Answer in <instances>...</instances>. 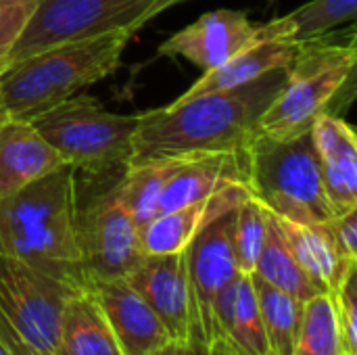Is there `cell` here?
I'll use <instances>...</instances> for the list:
<instances>
[{"mask_svg": "<svg viewBox=\"0 0 357 355\" xmlns=\"http://www.w3.org/2000/svg\"><path fill=\"white\" fill-rule=\"evenodd\" d=\"M274 220L287 247L291 249L293 257L303 268V272L324 293L333 295L341 287L347 268L357 262H345L341 257L326 224H299L276 216Z\"/></svg>", "mask_w": 357, "mask_h": 355, "instance_id": "ffe728a7", "label": "cell"}, {"mask_svg": "<svg viewBox=\"0 0 357 355\" xmlns=\"http://www.w3.org/2000/svg\"><path fill=\"white\" fill-rule=\"evenodd\" d=\"M322 184L335 216L357 207V136L333 113H322L312 126Z\"/></svg>", "mask_w": 357, "mask_h": 355, "instance_id": "9a60e30c", "label": "cell"}, {"mask_svg": "<svg viewBox=\"0 0 357 355\" xmlns=\"http://www.w3.org/2000/svg\"><path fill=\"white\" fill-rule=\"evenodd\" d=\"M245 157L247 190L264 209L299 224H326L335 218L312 132L295 138L257 134Z\"/></svg>", "mask_w": 357, "mask_h": 355, "instance_id": "5b68a950", "label": "cell"}, {"mask_svg": "<svg viewBox=\"0 0 357 355\" xmlns=\"http://www.w3.org/2000/svg\"><path fill=\"white\" fill-rule=\"evenodd\" d=\"M77 285L0 257V314L31 347L56 352L61 316Z\"/></svg>", "mask_w": 357, "mask_h": 355, "instance_id": "9c48e42d", "label": "cell"}, {"mask_svg": "<svg viewBox=\"0 0 357 355\" xmlns=\"http://www.w3.org/2000/svg\"><path fill=\"white\" fill-rule=\"evenodd\" d=\"M268 211V209H266ZM253 274L257 278H261L264 282L293 295L299 301H307L320 293H324L305 272L303 268L297 264V259L293 257L291 249L287 247L278 224L274 220V216L268 211V232H266V243L264 249L259 253V259L255 264Z\"/></svg>", "mask_w": 357, "mask_h": 355, "instance_id": "603a6c76", "label": "cell"}, {"mask_svg": "<svg viewBox=\"0 0 357 355\" xmlns=\"http://www.w3.org/2000/svg\"><path fill=\"white\" fill-rule=\"evenodd\" d=\"M0 355H13L10 354V349L4 345V341H2V339H0Z\"/></svg>", "mask_w": 357, "mask_h": 355, "instance_id": "e575fe53", "label": "cell"}, {"mask_svg": "<svg viewBox=\"0 0 357 355\" xmlns=\"http://www.w3.org/2000/svg\"><path fill=\"white\" fill-rule=\"evenodd\" d=\"M230 184L247 186L245 151L188 157L176 176L167 182L159 201V213L201 201Z\"/></svg>", "mask_w": 357, "mask_h": 355, "instance_id": "d6986e66", "label": "cell"}, {"mask_svg": "<svg viewBox=\"0 0 357 355\" xmlns=\"http://www.w3.org/2000/svg\"><path fill=\"white\" fill-rule=\"evenodd\" d=\"M54 355H121L100 305L86 287H77L63 308Z\"/></svg>", "mask_w": 357, "mask_h": 355, "instance_id": "44dd1931", "label": "cell"}, {"mask_svg": "<svg viewBox=\"0 0 357 355\" xmlns=\"http://www.w3.org/2000/svg\"><path fill=\"white\" fill-rule=\"evenodd\" d=\"M151 355H197L195 347L190 343H180V341H172L167 345H163L161 349H157Z\"/></svg>", "mask_w": 357, "mask_h": 355, "instance_id": "d6a6232c", "label": "cell"}, {"mask_svg": "<svg viewBox=\"0 0 357 355\" xmlns=\"http://www.w3.org/2000/svg\"><path fill=\"white\" fill-rule=\"evenodd\" d=\"M261 36V25L251 23L249 13L220 8L201 15L195 23L167 38L159 56H182L203 71H211L232 59Z\"/></svg>", "mask_w": 357, "mask_h": 355, "instance_id": "8fae6325", "label": "cell"}, {"mask_svg": "<svg viewBox=\"0 0 357 355\" xmlns=\"http://www.w3.org/2000/svg\"><path fill=\"white\" fill-rule=\"evenodd\" d=\"M357 44L354 29L345 36H320L297 44L287 65V80L261 115L257 134L295 138L312 130L322 113H331L341 92L354 86Z\"/></svg>", "mask_w": 357, "mask_h": 355, "instance_id": "277c9868", "label": "cell"}, {"mask_svg": "<svg viewBox=\"0 0 357 355\" xmlns=\"http://www.w3.org/2000/svg\"><path fill=\"white\" fill-rule=\"evenodd\" d=\"M75 207L77 180L69 165L0 199V257L84 287Z\"/></svg>", "mask_w": 357, "mask_h": 355, "instance_id": "7a4b0ae2", "label": "cell"}, {"mask_svg": "<svg viewBox=\"0 0 357 355\" xmlns=\"http://www.w3.org/2000/svg\"><path fill=\"white\" fill-rule=\"evenodd\" d=\"M215 339L230 355H270L251 274H238L213 308Z\"/></svg>", "mask_w": 357, "mask_h": 355, "instance_id": "e0dca14e", "label": "cell"}, {"mask_svg": "<svg viewBox=\"0 0 357 355\" xmlns=\"http://www.w3.org/2000/svg\"><path fill=\"white\" fill-rule=\"evenodd\" d=\"M268 211L253 199H245L234 209L232 224V249L241 274H253L259 253L266 243Z\"/></svg>", "mask_w": 357, "mask_h": 355, "instance_id": "4316f807", "label": "cell"}, {"mask_svg": "<svg viewBox=\"0 0 357 355\" xmlns=\"http://www.w3.org/2000/svg\"><path fill=\"white\" fill-rule=\"evenodd\" d=\"M180 2H184V0H153L151 2V6L144 10V15L140 17V27L144 25V23H149L151 19H155L157 15H161L163 10H167V8H172L174 4H180Z\"/></svg>", "mask_w": 357, "mask_h": 355, "instance_id": "1f68e13d", "label": "cell"}, {"mask_svg": "<svg viewBox=\"0 0 357 355\" xmlns=\"http://www.w3.org/2000/svg\"><path fill=\"white\" fill-rule=\"evenodd\" d=\"M0 339L4 341V345L10 349V354L13 355H52L42 352V349H36V347H31L27 341H23V339L13 331V326L4 320L2 314H0Z\"/></svg>", "mask_w": 357, "mask_h": 355, "instance_id": "4dcf8cb0", "label": "cell"}, {"mask_svg": "<svg viewBox=\"0 0 357 355\" xmlns=\"http://www.w3.org/2000/svg\"><path fill=\"white\" fill-rule=\"evenodd\" d=\"M132 36L128 29H117L56 44L4 65L0 73V121H31L82 88L113 75Z\"/></svg>", "mask_w": 357, "mask_h": 355, "instance_id": "3957f363", "label": "cell"}, {"mask_svg": "<svg viewBox=\"0 0 357 355\" xmlns=\"http://www.w3.org/2000/svg\"><path fill=\"white\" fill-rule=\"evenodd\" d=\"M84 287L100 305L121 355H151L172 343L163 322L126 278L86 280Z\"/></svg>", "mask_w": 357, "mask_h": 355, "instance_id": "7c38bea8", "label": "cell"}, {"mask_svg": "<svg viewBox=\"0 0 357 355\" xmlns=\"http://www.w3.org/2000/svg\"><path fill=\"white\" fill-rule=\"evenodd\" d=\"M333 301L345 355H357V264L347 268Z\"/></svg>", "mask_w": 357, "mask_h": 355, "instance_id": "83f0119b", "label": "cell"}, {"mask_svg": "<svg viewBox=\"0 0 357 355\" xmlns=\"http://www.w3.org/2000/svg\"><path fill=\"white\" fill-rule=\"evenodd\" d=\"M251 278L270 355H293L303 318V301L264 282L255 274H251Z\"/></svg>", "mask_w": 357, "mask_h": 355, "instance_id": "cb8c5ba5", "label": "cell"}, {"mask_svg": "<svg viewBox=\"0 0 357 355\" xmlns=\"http://www.w3.org/2000/svg\"><path fill=\"white\" fill-rule=\"evenodd\" d=\"M38 0H0V65L6 59L36 10Z\"/></svg>", "mask_w": 357, "mask_h": 355, "instance_id": "f1b7e54d", "label": "cell"}, {"mask_svg": "<svg viewBox=\"0 0 357 355\" xmlns=\"http://www.w3.org/2000/svg\"><path fill=\"white\" fill-rule=\"evenodd\" d=\"M153 0H38L33 15L15 42L6 65L44 48L128 29H140V17Z\"/></svg>", "mask_w": 357, "mask_h": 355, "instance_id": "52a82bcc", "label": "cell"}, {"mask_svg": "<svg viewBox=\"0 0 357 355\" xmlns=\"http://www.w3.org/2000/svg\"><path fill=\"white\" fill-rule=\"evenodd\" d=\"M337 251L345 262H357V207L326 222Z\"/></svg>", "mask_w": 357, "mask_h": 355, "instance_id": "f546056e", "label": "cell"}, {"mask_svg": "<svg viewBox=\"0 0 357 355\" xmlns=\"http://www.w3.org/2000/svg\"><path fill=\"white\" fill-rule=\"evenodd\" d=\"M75 241L84 282L126 278L142 259L140 228L121 203L115 182L88 203L77 201Z\"/></svg>", "mask_w": 357, "mask_h": 355, "instance_id": "ba28073f", "label": "cell"}, {"mask_svg": "<svg viewBox=\"0 0 357 355\" xmlns=\"http://www.w3.org/2000/svg\"><path fill=\"white\" fill-rule=\"evenodd\" d=\"M356 15L357 0H312L289 15L278 17L276 23L287 40L299 44L354 21Z\"/></svg>", "mask_w": 357, "mask_h": 355, "instance_id": "d4e9b609", "label": "cell"}, {"mask_svg": "<svg viewBox=\"0 0 357 355\" xmlns=\"http://www.w3.org/2000/svg\"><path fill=\"white\" fill-rule=\"evenodd\" d=\"M140 115H117L96 98L75 94L31 119L65 165L92 176L121 172L134 155Z\"/></svg>", "mask_w": 357, "mask_h": 355, "instance_id": "8992f818", "label": "cell"}, {"mask_svg": "<svg viewBox=\"0 0 357 355\" xmlns=\"http://www.w3.org/2000/svg\"><path fill=\"white\" fill-rule=\"evenodd\" d=\"M245 184H230L201 201L159 213L140 228V249L144 255H163L184 251L190 241L213 220L234 211L249 199Z\"/></svg>", "mask_w": 357, "mask_h": 355, "instance_id": "5bb4252c", "label": "cell"}, {"mask_svg": "<svg viewBox=\"0 0 357 355\" xmlns=\"http://www.w3.org/2000/svg\"><path fill=\"white\" fill-rule=\"evenodd\" d=\"M2 69H4V65H0V73H2Z\"/></svg>", "mask_w": 357, "mask_h": 355, "instance_id": "d590c367", "label": "cell"}, {"mask_svg": "<svg viewBox=\"0 0 357 355\" xmlns=\"http://www.w3.org/2000/svg\"><path fill=\"white\" fill-rule=\"evenodd\" d=\"M186 159L188 157H155L130 161L123 167L115 180V188L138 228L159 216L161 195Z\"/></svg>", "mask_w": 357, "mask_h": 355, "instance_id": "7402d4cb", "label": "cell"}, {"mask_svg": "<svg viewBox=\"0 0 357 355\" xmlns=\"http://www.w3.org/2000/svg\"><path fill=\"white\" fill-rule=\"evenodd\" d=\"M284 80L287 67H278L249 84L140 113L132 161L247 151Z\"/></svg>", "mask_w": 357, "mask_h": 355, "instance_id": "6da1fadb", "label": "cell"}, {"mask_svg": "<svg viewBox=\"0 0 357 355\" xmlns=\"http://www.w3.org/2000/svg\"><path fill=\"white\" fill-rule=\"evenodd\" d=\"M130 287L163 322L172 341L188 343V276L186 249L163 255H142L126 276Z\"/></svg>", "mask_w": 357, "mask_h": 355, "instance_id": "4fadbf2b", "label": "cell"}, {"mask_svg": "<svg viewBox=\"0 0 357 355\" xmlns=\"http://www.w3.org/2000/svg\"><path fill=\"white\" fill-rule=\"evenodd\" d=\"M195 352H197V355H230L226 349H222L220 345H213V347H209V349H199V347H195Z\"/></svg>", "mask_w": 357, "mask_h": 355, "instance_id": "836d02e7", "label": "cell"}, {"mask_svg": "<svg viewBox=\"0 0 357 355\" xmlns=\"http://www.w3.org/2000/svg\"><path fill=\"white\" fill-rule=\"evenodd\" d=\"M234 211L207 224L186 247L188 276V343L199 349L213 347V308L220 293L241 274L232 249Z\"/></svg>", "mask_w": 357, "mask_h": 355, "instance_id": "30bf717a", "label": "cell"}, {"mask_svg": "<svg viewBox=\"0 0 357 355\" xmlns=\"http://www.w3.org/2000/svg\"><path fill=\"white\" fill-rule=\"evenodd\" d=\"M61 167H65V161L31 121H0V199Z\"/></svg>", "mask_w": 357, "mask_h": 355, "instance_id": "ac0fdd59", "label": "cell"}, {"mask_svg": "<svg viewBox=\"0 0 357 355\" xmlns=\"http://www.w3.org/2000/svg\"><path fill=\"white\" fill-rule=\"evenodd\" d=\"M295 50H297V42H291L282 36L276 19L270 23H264L261 36L255 42H251L247 48L236 52L224 65L211 71H205V75L197 80L180 96V100L249 84L278 67H287L291 59L295 56Z\"/></svg>", "mask_w": 357, "mask_h": 355, "instance_id": "2e32d148", "label": "cell"}, {"mask_svg": "<svg viewBox=\"0 0 357 355\" xmlns=\"http://www.w3.org/2000/svg\"><path fill=\"white\" fill-rule=\"evenodd\" d=\"M293 355H345L331 293H320L303 303Z\"/></svg>", "mask_w": 357, "mask_h": 355, "instance_id": "484cf974", "label": "cell"}]
</instances>
